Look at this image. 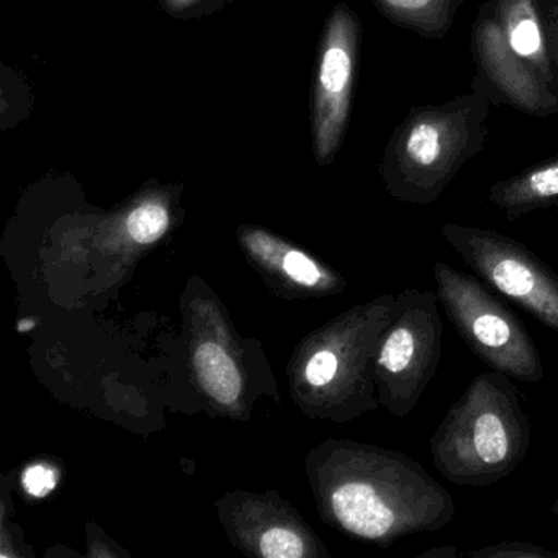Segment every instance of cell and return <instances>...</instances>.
<instances>
[{
	"mask_svg": "<svg viewBox=\"0 0 558 558\" xmlns=\"http://www.w3.org/2000/svg\"><path fill=\"white\" fill-rule=\"evenodd\" d=\"M493 106L498 102L492 89L476 74L469 93L411 109L381 159L391 197L420 207L436 204L463 166L485 148Z\"/></svg>",
	"mask_w": 558,
	"mask_h": 558,
	"instance_id": "6da1fadb",
	"label": "cell"
},
{
	"mask_svg": "<svg viewBox=\"0 0 558 558\" xmlns=\"http://www.w3.org/2000/svg\"><path fill=\"white\" fill-rule=\"evenodd\" d=\"M531 447V423L508 375H476L430 437L437 472L459 486L495 485Z\"/></svg>",
	"mask_w": 558,
	"mask_h": 558,
	"instance_id": "7a4b0ae2",
	"label": "cell"
},
{
	"mask_svg": "<svg viewBox=\"0 0 558 558\" xmlns=\"http://www.w3.org/2000/svg\"><path fill=\"white\" fill-rule=\"evenodd\" d=\"M361 466L331 493L332 514L355 537L388 547L453 521L452 495L407 453L365 450Z\"/></svg>",
	"mask_w": 558,
	"mask_h": 558,
	"instance_id": "3957f363",
	"label": "cell"
},
{
	"mask_svg": "<svg viewBox=\"0 0 558 558\" xmlns=\"http://www.w3.org/2000/svg\"><path fill=\"white\" fill-rule=\"evenodd\" d=\"M440 306L470 351L492 371L527 384L544 380L541 352L519 316L469 274L433 266Z\"/></svg>",
	"mask_w": 558,
	"mask_h": 558,
	"instance_id": "277c9868",
	"label": "cell"
},
{
	"mask_svg": "<svg viewBox=\"0 0 558 558\" xmlns=\"http://www.w3.org/2000/svg\"><path fill=\"white\" fill-rule=\"evenodd\" d=\"M439 305L433 290L407 289L395 296L390 322L375 349L380 401L395 416L413 413L439 368L444 332Z\"/></svg>",
	"mask_w": 558,
	"mask_h": 558,
	"instance_id": "5b68a950",
	"label": "cell"
},
{
	"mask_svg": "<svg viewBox=\"0 0 558 558\" xmlns=\"http://www.w3.org/2000/svg\"><path fill=\"white\" fill-rule=\"evenodd\" d=\"M440 234L486 286L558 335V274L537 254L486 228L446 223Z\"/></svg>",
	"mask_w": 558,
	"mask_h": 558,
	"instance_id": "8992f818",
	"label": "cell"
},
{
	"mask_svg": "<svg viewBox=\"0 0 558 558\" xmlns=\"http://www.w3.org/2000/svg\"><path fill=\"white\" fill-rule=\"evenodd\" d=\"M361 34L355 12L348 5H338L323 35L313 96V149L322 165L331 161L344 142Z\"/></svg>",
	"mask_w": 558,
	"mask_h": 558,
	"instance_id": "52a82bcc",
	"label": "cell"
},
{
	"mask_svg": "<svg viewBox=\"0 0 558 558\" xmlns=\"http://www.w3.org/2000/svg\"><path fill=\"white\" fill-rule=\"evenodd\" d=\"M470 40L478 76L488 84L496 102L535 119L557 116V90L509 47L489 2L476 14Z\"/></svg>",
	"mask_w": 558,
	"mask_h": 558,
	"instance_id": "ba28073f",
	"label": "cell"
},
{
	"mask_svg": "<svg viewBox=\"0 0 558 558\" xmlns=\"http://www.w3.org/2000/svg\"><path fill=\"white\" fill-rule=\"evenodd\" d=\"M509 47L558 93V77L547 44L541 0H488Z\"/></svg>",
	"mask_w": 558,
	"mask_h": 558,
	"instance_id": "9c48e42d",
	"label": "cell"
},
{
	"mask_svg": "<svg viewBox=\"0 0 558 558\" xmlns=\"http://www.w3.org/2000/svg\"><path fill=\"white\" fill-rule=\"evenodd\" d=\"M488 198L509 221L558 207V155L495 182L489 187Z\"/></svg>",
	"mask_w": 558,
	"mask_h": 558,
	"instance_id": "30bf717a",
	"label": "cell"
},
{
	"mask_svg": "<svg viewBox=\"0 0 558 558\" xmlns=\"http://www.w3.org/2000/svg\"><path fill=\"white\" fill-rule=\"evenodd\" d=\"M384 17L427 40H442L465 0H372Z\"/></svg>",
	"mask_w": 558,
	"mask_h": 558,
	"instance_id": "8fae6325",
	"label": "cell"
},
{
	"mask_svg": "<svg viewBox=\"0 0 558 558\" xmlns=\"http://www.w3.org/2000/svg\"><path fill=\"white\" fill-rule=\"evenodd\" d=\"M195 367L202 387L215 400L225 404L238 400L241 393V375L233 359L221 345L214 342L202 344L195 352Z\"/></svg>",
	"mask_w": 558,
	"mask_h": 558,
	"instance_id": "7c38bea8",
	"label": "cell"
},
{
	"mask_svg": "<svg viewBox=\"0 0 558 558\" xmlns=\"http://www.w3.org/2000/svg\"><path fill=\"white\" fill-rule=\"evenodd\" d=\"M169 227V214L156 202L140 205L129 217V231L133 240L140 244L158 241Z\"/></svg>",
	"mask_w": 558,
	"mask_h": 558,
	"instance_id": "4fadbf2b",
	"label": "cell"
},
{
	"mask_svg": "<svg viewBox=\"0 0 558 558\" xmlns=\"http://www.w3.org/2000/svg\"><path fill=\"white\" fill-rule=\"evenodd\" d=\"M469 558H557L558 551L548 550L531 542L505 541L482 548L462 551Z\"/></svg>",
	"mask_w": 558,
	"mask_h": 558,
	"instance_id": "5bb4252c",
	"label": "cell"
},
{
	"mask_svg": "<svg viewBox=\"0 0 558 558\" xmlns=\"http://www.w3.org/2000/svg\"><path fill=\"white\" fill-rule=\"evenodd\" d=\"M260 551L267 558H300L305 554L302 538L289 529H269L260 537Z\"/></svg>",
	"mask_w": 558,
	"mask_h": 558,
	"instance_id": "9a60e30c",
	"label": "cell"
},
{
	"mask_svg": "<svg viewBox=\"0 0 558 558\" xmlns=\"http://www.w3.org/2000/svg\"><path fill=\"white\" fill-rule=\"evenodd\" d=\"M341 368V359L335 352L319 351L313 355L312 361L306 365V378L315 387H325L335 380Z\"/></svg>",
	"mask_w": 558,
	"mask_h": 558,
	"instance_id": "2e32d148",
	"label": "cell"
},
{
	"mask_svg": "<svg viewBox=\"0 0 558 558\" xmlns=\"http://www.w3.org/2000/svg\"><path fill=\"white\" fill-rule=\"evenodd\" d=\"M283 269L295 282L303 283V286H316L322 279V272L315 263H312L305 254L299 253V251L287 254L283 259Z\"/></svg>",
	"mask_w": 558,
	"mask_h": 558,
	"instance_id": "e0dca14e",
	"label": "cell"
},
{
	"mask_svg": "<svg viewBox=\"0 0 558 558\" xmlns=\"http://www.w3.org/2000/svg\"><path fill=\"white\" fill-rule=\"evenodd\" d=\"M24 486L32 496L44 498L57 486V472L45 465H34L25 470Z\"/></svg>",
	"mask_w": 558,
	"mask_h": 558,
	"instance_id": "ac0fdd59",
	"label": "cell"
},
{
	"mask_svg": "<svg viewBox=\"0 0 558 558\" xmlns=\"http://www.w3.org/2000/svg\"><path fill=\"white\" fill-rule=\"evenodd\" d=\"M541 4L544 9L548 50L558 77V0H541Z\"/></svg>",
	"mask_w": 558,
	"mask_h": 558,
	"instance_id": "d6986e66",
	"label": "cell"
},
{
	"mask_svg": "<svg viewBox=\"0 0 558 558\" xmlns=\"http://www.w3.org/2000/svg\"><path fill=\"white\" fill-rule=\"evenodd\" d=\"M462 557V551L453 545H442V547L430 548L423 551L416 558H457Z\"/></svg>",
	"mask_w": 558,
	"mask_h": 558,
	"instance_id": "ffe728a7",
	"label": "cell"
},
{
	"mask_svg": "<svg viewBox=\"0 0 558 558\" xmlns=\"http://www.w3.org/2000/svg\"><path fill=\"white\" fill-rule=\"evenodd\" d=\"M166 2H168L169 8L178 11V9H184L187 5L194 4L195 0H166Z\"/></svg>",
	"mask_w": 558,
	"mask_h": 558,
	"instance_id": "44dd1931",
	"label": "cell"
},
{
	"mask_svg": "<svg viewBox=\"0 0 558 558\" xmlns=\"http://www.w3.org/2000/svg\"><path fill=\"white\" fill-rule=\"evenodd\" d=\"M551 512H554L555 519H557V527H558V492H557V496H555L554 505H551Z\"/></svg>",
	"mask_w": 558,
	"mask_h": 558,
	"instance_id": "7402d4cb",
	"label": "cell"
},
{
	"mask_svg": "<svg viewBox=\"0 0 558 558\" xmlns=\"http://www.w3.org/2000/svg\"><path fill=\"white\" fill-rule=\"evenodd\" d=\"M557 227H558V214H557Z\"/></svg>",
	"mask_w": 558,
	"mask_h": 558,
	"instance_id": "603a6c76",
	"label": "cell"
}]
</instances>
